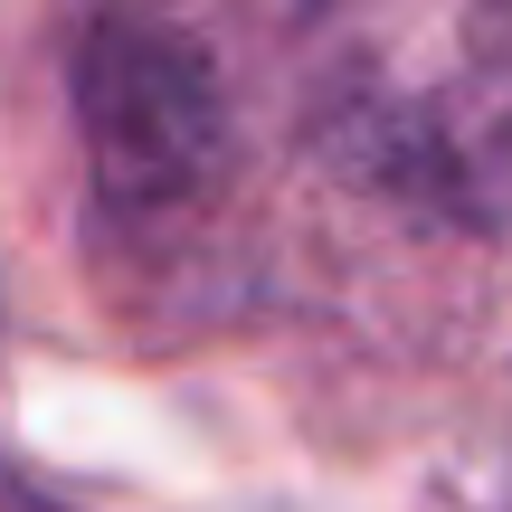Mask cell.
<instances>
[{
    "label": "cell",
    "mask_w": 512,
    "mask_h": 512,
    "mask_svg": "<svg viewBox=\"0 0 512 512\" xmlns=\"http://www.w3.org/2000/svg\"><path fill=\"white\" fill-rule=\"evenodd\" d=\"M399 67L351 38L323 76V152L361 190L437 209L456 228L512 219V38L475 29H399Z\"/></svg>",
    "instance_id": "1"
},
{
    "label": "cell",
    "mask_w": 512,
    "mask_h": 512,
    "mask_svg": "<svg viewBox=\"0 0 512 512\" xmlns=\"http://www.w3.org/2000/svg\"><path fill=\"white\" fill-rule=\"evenodd\" d=\"M67 95L114 219H190L238 171V95L181 19H86Z\"/></svg>",
    "instance_id": "2"
}]
</instances>
